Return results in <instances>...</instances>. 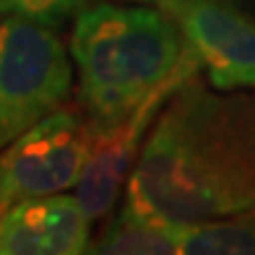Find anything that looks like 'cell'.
I'll return each mask as SVG.
<instances>
[{
  "instance_id": "cell-2",
  "label": "cell",
  "mask_w": 255,
  "mask_h": 255,
  "mask_svg": "<svg viewBox=\"0 0 255 255\" xmlns=\"http://www.w3.org/2000/svg\"><path fill=\"white\" fill-rule=\"evenodd\" d=\"M71 59L90 128L119 123L161 85L201 66L161 7L111 2H95L76 17Z\"/></svg>"
},
{
  "instance_id": "cell-3",
  "label": "cell",
  "mask_w": 255,
  "mask_h": 255,
  "mask_svg": "<svg viewBox=\"0 0 255 255\" xmlns=\"http://www.w3.org/2000/svg\"><path fill=\"white\" fill-rule=\"evenodd\" d=\"M71 81V57L55 26L0 19V151L57 111Z\"/></svg>"
},
{
  "instance_id": "cell-9",
  "label": "cell",
  "mask_w": 255,
  "mask_h": 255,
  "mask_svg": "<svg viewBox=\"0 0 255 255\" xmlns=\"http://www.w3.org/2000/svg\"><path fill=\"white\" fill-rule=\"evenodd\" d=\"M184 255H255V208L237 215L184 225L180 239Z\"/></svg>"
},
{
  "instance_id": "cell-11",
  "label": "cell",
  "mask_w": 255,
  "mask_h": 255,
  "mask_svg": "<svg viewBox=\"0 0 255 255\" xmlns=\"http://www.w3.org/2000/svg\"><path fill=\"white\" fill-rule=\"evenodd\" d=\"M9 208H12V206H9L7 201H2V199H0V222H2V218H5V213H7Z\"/></svg>"
},
{
  "instance_id": "cell-7",
  "label": "cell",
  "mask_w": 255,
  "mask_h": 255,
  "mask_svg": "<svg viewBox=\"0 0 255 255\" xmlns=\"http://www.w3.org/2000/svg\"><path fill=\"white\" fill-rule=\"evenodd\" d=\"M92 218L78 196L47 194L14 203L0 222V255H81Z\"/></svg>"
},
{
  "instance_id": "cell-5",
  "label": "cell",
  "mask_w": 255,
  "mask_h": 255,
  "mask_svg": "<svg viewBox=\"0 0 255 255\" xmlns=\"http://www.w3.org/2000/svg\"><path fill=\"white\" fill-rule=\"evenodd\" d=\"M151 2L180 26L215 90H255V19L232 0Z\"/></svg>"
},
{
  "instance_id": "cell-4",
  "label": "cell",
  "mask_w": 255,
  "mask_h": 255,
  "mask_svg": "<svg viewBox=\"0 0 255 255\" xmlns=\"http://www.w3.org/2000/svg\"><path fill=\"white\" fill-rule=\"evenodd\" d=\"M90 146V123L71 109H57L0 151V199L62 194L78 184Z\"/></svg>"
},
{
  "instance_id": "cell-6",
  "label": "cell",
  "mask_w": 255,
  "mask_h": 255,
  "mask_svg": "<svg viewBox=\"0 0 255 255\" xmlns=\"http://www.w3.org/2000/svg\"><path fill=\"white\" fill-rule=\"evenodd\" d=\"M196 73H182L173 81H168L119 123L107 128H90L88 158L83 165L81 180L76 184L78 189L76 196L81 199L83 208L92 220L107 215L114 208L123 189V182L130 177L132 161L142 151L139 142L144 132L151 128L154 119L161 114V109L175 95V90L191 81Z\"/></svg>"
},
{
  "instance_id": "cell-8",
  "label": "cell",
  "mask_w": 255,
  "mask_h": 255,
  "mask_svg": "<svg viewBox=\"0 0 255 255\" xmlns=\"http://www.w3.org/2000/svg\"><path fill=\"white\" fill-rule=\"evenodd\" d=\"M182 227L177 222L142 215L137 210L123 208L102 232V237L88 248V253L100 255H168L180 253Z\"/></svg>"
},
{
  "instance_id": "cell-1",
  "label": "cell",
  "mask_w": 255,
  "mask_h": 255,
  "mask_svg": "<svg viewBox=\"0 0 255 255\" xmlns=\"http://www.w3.org/2000/svg\"><path fill=\"white\" fill-rule=\"evenodd\" d=\"M142 215L194 225L255 208V95L208 92L196 76L158 114L128 177Z\"/></svg>"
},
{
  "instance_id": "cell-10",
  "label": "cell",
  "mask_w": 255,
  "mask_h": 255,
  "mask_svg": "<svg viewBox=\"0 0 255 255\" xmlns=\"http://www.w3.org/2000/svg\"><path fill=\"white\" fill-rule=\"evenodd\" d=\"M92 0H0V19L21 17L38 24L57 26L69 17H78Z\"/></svg>"
}]
</instances>
